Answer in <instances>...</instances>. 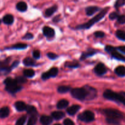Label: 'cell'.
Masks as SVG:
<instances>
[{
	"instance_id": "d590c367",
	"label": "cell",
	"mask_w": 125,
	"mask_h": 125,
	"mask_svg": "<svg viewBox=\"0 0 125 125\" xmlns=\"http://www.w3.org/2000/svg\"><path fill=\"white\" fill-rule=\"evenodd\" d=\"M106 122L109 124H114V125H118L120 123V120L116 119H114V118H106Z\"/></svg>"
},
{
	"instance_id": "3957f363",
	"label": "cell",
	"mask_w": 125,
	"mask_h": 125,
	"mask_svg": "<svg viewBox=\"0 0 125 125\" xmlns=\"http://www.w3.org/2000/svg\"><path fill=\"white\" fill-rule=\"evenodd\" d=\"M103 113L107 117V118H114L118 120L124 119L125 117L123 112L114 109H105L103 110Z\"/></svg>"
},
{
	"instance_id": "277c9868",
	"label": "cell",
	"mask_w": 125,
	"mask_h": 125,
	"mask_svg": "<svg viewBox=\"0 0 125 125\" xmlns=\"http://www.w3.org/2000/svg\"><path fill=\"white\" fill-rule=\"evenodd\" d=\"M71 95L73 98L80 101L87 100V92L84 87L83 88H75L72 89Z\"/></svg>"
},
{
	"instance_id": "2e32d148",
	"label": "cell",
	"mask_w": 125,
	"mask_h": 125,
	"mask_svg": "<svg viewBox=\"0 0 125 125\" xmlns=\"http://www.w3.org/2000/svg\"><path fill=\"white\" fill-rule=\"evenodd\" d=\"M57 9V6H56V5L51 6V7H49V8L47 9L45 12V17H51V15H53V13H54L55 12H56Z\"/></svg>"
},
{
	"instance_id": "484cf974",
	"label": "cell",
	"mask_w": 125,
	"mask_h": 125,
	"mask_svg": "<svg viewBox=\"0 0 125 125\" xmlns=\"http://www.w3.org/2000/svg\"><path fill=\"white\" fill-rule=\"evenodd\" d=\"M27 113L30 115H38V112L37 111L36 108L33 106H27L26 110Z\"/></svg>"
},
{
	"instance_id": "d6986e66",
	"label": "cell",
	"mask_w": 125,
	"mask_h": 125,
	"mask_svg": "<svg viewBox=\"0 0 125 125\" xmlns=\"http://www.w3.org/2000/svg\"><path fill=\"white\" fill-rule=\"evenodd\" d=\"M10 114V109L8 107H3L0 109V118H4L9 116Z\"/></svg>"
},
{
	"instance_id": "ee69618b",
	"label": "cell",
	"mask_w": 125,
	"mask_h": 125,
	"mask_svg": "<svg viewBox=\"0 0 125 125\" xmlns=\"http://www.w3.org/2000/svg\"><path fill=\"white\" fill-rule=\"evenodd\" d=\"M33 37H34V35L31 33H27L23 37V39H24V40H31V39H33Z\"/></svg>"
},
{
	"instance_id": "7a4b0ae2",
	"label": "cell",
	"mask_w": 125,
	"mask_h": 125,
	"mask_svg": "<svg viewBox=\"0 0 125 125\" xmlns=\"http://www.w3.org/2000/svg\"><path fill=\"white\" fill-rule=\"evenodd\" d=\"M103 96L107 100L122 103L125 106V97L122 94H117L108 89L105 90L103 94Z\"/></svg>"
},
{
	"instance_id": "5b68a950",
	"label": "cell",
	"mask_w": 125,
	"mask_h": 125,
	"mask_svg": "<svg viewBox=\"0 0 125 125\" xmlns=\"http://www.w3.org/2000/svg\"><path fill=\"white\" fill-rule=\"evenodd\" d=\"M78 119L82 122L89 123L94 120L95 115L92 112L90 111H85L83 113L80 114L78 117Z\"/></svg>"
},
{
	"instance_id": "4fadbf2b",
	"label": "cell",
	"mask_w": 125,
	"mask_h": 125,
	"mask_svg": "<svg viewBox=\"0 0 125 125\" xmlns=\"http://www.w3.org/2000/svg\"><path fill=\"white\" fill-rule=\"evenodd\" d=\"M100 7L97 6H89L85 9V13L87 15L92 16L100 10Z\"/></svg>"
},
{
	"instance_id": "1f68e13d",
	"label": "cell",
	"mask_w": 125,
	"mask_h": 125,
	"mask_svg": "<svg viewBox=\"0 0 125 125\" xmlns=\"http://www.w3.org/2000/svg\"><path fill=\"white\" fill-rule=\"evenodd\" d=\"M12 67H8V66H6V67H0V74H7L8 73H9L10 72V71L12 70Z\"/></svg>"
},
{
	"instance_id": "7bdbcfd3",
	"label": "cell",
	"mask_w": 125,
	"mask_h": 125,
	"mask_svg": "<svg viewBox=\"0 0 125 125\" xmlns=\"http://www.w3.org/2000/svg\"><path fill=\"white\" fill-rule=\"evenodd\" d=\"M33 57L34 59H38L40 57V52L39 50H35V51H33L32 53Z\"/></svg>"
},
{
	"instance_id": "74e56055",
	"label": "cell",
	"mask_w": 125,
	"mask_h": 125,
	"mask_svg": "<svg viewBox=\"0 0 125 125\" xmlns=\"http://www.w3.org/2000/svg\"><path fill=\"white\" fill-rule=\"evenodd\" d=\"M10 61V58H7L2 61H0V67H3L8 66L9 63Z\"/></svg>"
},
{
	"instance_id": "f1b7e54d",
	"label": "cell",
	"mask_w": 125,
	"mask_h": 125,
	"mask_svg": "<svg viewBox=\"0 0 125 125\" xmlns=\"http://www.w3.org/2000/svg\"><path fill=\"white\" fill-rule=\"evenodd\" d=\"M65 66L67 68H76L79 67V64L77 61H73V62H67L65 63Z\"/></svg>"
},
{
	"instance_id": "d4e9b609",
	"label": "cell",
	"mask_w": 125,
	"mask_h": 125,
	"mask_svg": "<svg viewBox=\"0 0 125 125\" xmlns=\"http://www.w3.org/2000/svg\"><path fill=\"white\" fill-rule=\"evenodd\" d=\"M4 84L6 85V86H10V85L18 84L17 82L16 79H12L11 78H7L4 81Z\"/></svg>"
},
{
	"instance_id": "7dc6e473",
	"label": "cell",
	"mask_w": 125,
	"mask_h": 125,
	"mask_svg": "<svg viewBox=\"0 0 125 125\" xmlns=\"http://www.w3.org/2000/svg\"><path fill=\"white\" fill-rule=\"evenodd\" d=\"M19 63H20V62L18 61H15V62L12 63V65H11V67H12V70H13L14 68H15V67H17V66H18V65L19 64Z\"/></svg>"
},
{
	"instance_id": "4316f807",
	"label": "cell",
	"mask_w": 125,
	"mask_h": 125,
	"mask_svg": "<svg viewBox=\"0 0 125 125\" xmlns=\"http://www.w3.org/2000/svg\"><path fill=\"white\" fill-rule=\"evenodd\" d=\"M23 63L26 66H34L35 64V61L31 57H26L23 60Z\"/></svg>"
},
{
	"instance_id": "f6af8a7d",
	"label": "cell",
	"mask_w": 125,
	"mask_h": 125,
	"mask_svg": "<svg viewBox=\"0 0 125 125\" xmlns=\"http://www.w3.org/2000/svg\"><path fill=\"white\" fill-rule=\"evenodd\" d=\"M63 125H74V122L72 120L69 118H67L63 121Z\"/></svg>"
},
{
	"instance_id": "b9f144b4",
	"label": "cell",
	"mask_w": 125,
	"mask_h": 125,
	"mask_svg": "<svg viewBox=\"0 0 125 125\" xmlns=\"http://www.w3.org/2000/svg\"><path fill=\"white\" fill-rule=\"evenodd\" d=\"M94 35L97 38H103L104 37L105 34L104 32L102 31H96L94 32Z\"/></svg>"
},
{
	"instance_id": "7402d4cb",
	"label": "cell",
	"mask_w": 125,
	"mask_h": 125,
	"mask_svg": "<svg viewBox=\"0 0 125 125\" xmlns=\"http://www.w3.org/2000/svg\"><path fill=\"white\" fill-rule=\"evenodd\" d=\"M28 47V45L25 43H18L14 45H12L10 47L8 48L9 50H24Z\"/></svg>"
},
{
	"instance_id": "e0dca14e",
	"label": "cell",
	"mask_w": 125,
	"mask_h": 125,
	"mask_svg": "<svg viewBox=\"0 0 125 125\" xmlns=\"http://www.w3.org/2000/svg\"><path fill=\"white\" fill-rule=\"evenodd\" d=\"M16 8L20 12H25L26 10L28 9V6H27V4L24 1H20V2H18V3L16 5Z\"/></svg>"
},
{
	"instance_id": "8d00e7d4",
	"label": "cell",
	"mask_w": 125,
	"mask_h": 125,
	"mask_svg": "<svg viewBox=\"0 0 125 125\" xmlns=\"http://www.w3.org/2000/svg\"><path fill=\"white\" fill-rule=\"evenodd\" d=\"M16 80H17V82L18 83V84H23V83H26L27 80L26 79L25 77H23V76H18L17 78H15Z\"/></svg>"
},
{
	"instance_id": "ac0fdd59",
	"label": "cell",
	"mask_w": 125,
	"mask_h": 125,
	"mask_svg": "<svg viewBox=\"0 0 125 125\" xmlns=\"http://www.w3.org/2000/svg\"><path fill=\"white\" fill-rule=\"evenodd\" d=\"M96 51L94 50H89L82 54L81 56V60H84L86 58H88L89 57H90L92 56H94L95 54H96Z\"/></svg>"
},
{
	"instance_id": "c3c4849f",
	"label": "cell",
	"mask_w": 125,
	"mask_h": 125,
	"mask_svg": "<svg viewBox=\"0 0 125 125\" xmlns=\"http://www.w3.org/2000/svg\"><path fill=\"white\" fill-rule=\"evenodd\" d=\"M59 16H57V17H55V18H54V20H53L54 21V22H57V21H58L59 20Z\"/></svg>"
},
{
	"instance_id": "f35d334b",
	"label": "cell",
	"mask_w": 125,
	"mask_h": 125,
	"mask_svg": "<svg viewBox=\"0 0 125 125\" xmlns=\"http://www.w3.org/2000/svg\"><path fill=\"white\" fill-rule=\"evenodd\" d=\"M118 17H119V15H118V13L116 12H112V13H110L109 16L110 19L112 20H114L115 19H117Z\"/></svg>"
},
{
	"instance_id": "ab89813d",
	"label": "cell",
	"mask_w": 125,
	"mask_h": 125,
	"mask_svg": "<svg viewBox=\"0 0 125 125\" xmlns=\"http://www.w3.org/2000/svg\"><path fill=\"white\" fill-rule=\"evenodd\" d=\"M47 56L49 59L51 60H55L58 58V56L56 54L53 53V52H48L47 54Z\"/></svg>"
},
{
	"instance_id": "9a60e30c",
	"label": "cell",
	"mask_w": 125,
	"mask_h": 125,
	"mask_svg": "<svg viewBox=\"0 0 125 125\" xmlns=\"http://www.w3.org/2000/svg\"><path fill=\"white\" fill-rule=\"evenodd\" d=\"M40 121L42 125H50L52 122V118L49 116L43 115L40 117Z\"/></svg>"
},
{
	"instance_id": "9c48e42d",
	"label": "cell",
	"mask_w": 125,
	"mask_h": 125,
	"mask_svg": "<svg viewBox=\"0 0 125 125\" xmlns=\"http://www.w3.org/2000/svg\"><path fill=\"white\" fill-rule=\"evenodd\" d=\"M94 71H95V73L97 75L103 76L104 74H106V72H107V69H106V66L103 63H99L95 67Z\"/></svg>"
},
{
	"instance_id": "d6a6232c",
	"label": "cell",
	"mask_w": 125,
	"mask_h": 125,
	"mask_svg": "<svg viewBox=\"0 0 125 125\" xmlns=\"http://www.w3.org/2000/svg\"><path fill=\"white\" fill-rule=\"evenodd\" d=\"M116 36L118 39L125 41V31L122 30H118L116 32Z\"/></svg>"
},
{
	"instance_id": "44dd1931",
	"label": "cell",
	"mask_w": 125,
	"mask_h": 125,
	"mask_svg": "<svg viewBox=\"0 0 125 125\" xmlns=\"http://www.w3.org/2000/svg\"><path fill=\"white\" fill-rule=\"evenodd\" d=\"M51 116L54 119L56 120H59L65 117V114L61 111H55L51 114Z\"/></svg>"
},
{
	"instance_id": "83f0119b",
	"label": "cell",
	"mask_w": 125,
	"mask_h": 125,
	"mask_svg": "<svg viewBox=\"0 0 125 125\" xmlns=\"http://www.w3.org/2000/svg\"><path fill=\"white\" fill-rule=\"evenodd\" d=\"M71 90H72V89H71L70 87L62 85V86L59 87L58 89H57V92L60 94H66Z\"/></svg>"
},
{
	"instance_id": "8992f818",
	"label": "cell",
	"mask_w": 125,
	"mask_h": 125,
	"mask_svg": "<svg viewBox=\"0 0 125 125\" xmlns=\"http://www.w3.org/2000/svg\"><path fill=\"white\" fill-rule=\"evenodd\" d=\"M105 50L107 51L108 53H109L114 58L116 59L117 60H119V61H125V58L122 56L121 54H120L118 51H117L116 48H115L114 47L112 46H110V45H107L105 48Z\"/></svg>"
},
{
	"instance_id": "f907efd6",
	"label": "cell",
	"mask_w": 125,
	"mask_h": 125,
	"mask_svg": "<svg viewBox=\"0 0 125 125\" xmlns=\"http://www.w3.org/2000/svg\"><path fill=\"white\" fill-rule=\"evenodd\" d=\"M1 20H0V24H1Z\"/></svg>"
},
{
	"instance_id": "ba28073f",
	"label": "cell",
	"mask_w": 125,
	"mask_h": 125,
	"mask_svg": "<svg viewBox=\"0 0 125 125\" xmlns=\"http://www.w3.org/2000/svg\"><path fill=\"white\" fill-rule=\"evenodd\" d=\"M87 92V100H92L95 98L97 95V90L92 87L85 85L84 86Z\"/></svg>"
},
{
	"instance_id": "e575fe53",
	"label": "cell",
	"mask_w": 125,
	"mask_h": 125,
	"mask_svg": "<svg viewBox=\"0 0 125 125\" xmlns=\"http://www.w3.org/2000/svg\"><path fill=\"white\" fill-rule=\"evenodd\" d=\"M125 4V0H117L115 3V7L117 9L124 6Z\"/></svg>"
},
{
	"instance_id": "ffe728a7",
	"label": "cell",
	"mask_w": 125,
	"mask_h": 125,
	"mask_svg": "<svg viewBox=\"0 0 125 125\" xmlns=\"http://www.w3.org/2000/svg\"><path fill=\"white\" fill-rule=\"evenodd\" d=\"M13 21H14V18L10 14L6 15L4 17L2 18V21L4 24H12L13 23Z\"/></svg>"
},
{
	"instance_id": "bcb514c9",
	"label": "cell",
	"mask_w": 125,
	"mask_h": 125,
	"mask_svg": "<svg viewBox=\"0 0 125 125\" xmlns=\"http://www.w3.org/2000/svg\"><path fill=\"white\" fill-rule=\"evenodd\" d=\"M117 50H119L120 52H123V53L125 54V46H118L117 48Z\"/></svg>"
},
{
	"instance_id": "52a82bcc",
	"label": "cell",
	"mask_w": 125,
	"mask_h": 125,
	"mask_svg": "<svg viewBox=\"0 0 125 125\" xmlns=\"http://www.w3.org/2000/svg\"><path fill=\"white\" fill-rule=\"evenodd\" d=\"M59 70L56 67H52L48 72L43 73L42 74V79L43 80H46V79H50V78H54L58 74Z\"/></svg>"
},
{
	"instance_id": "681fc988",
	"label": "cell",
	"mask_w": 125,
	"mask_h": 125,
	"mask_svg": "<svg viewBox=\"0 0 125 125\" xmlns=\"http://www.w3.org/2000/svg\"><path fill=\"white\" fill-rule=\"evenodd\" d=\"M60 125V124H55V125Z\"/></svg>"
},
{
	"instance_id": "4dcf8cb0",
	"label": "cell",
	"mask_w": 125,
	"mask_h": 125,
	"mask_svg": "<svg viewBox=\"0 0 125 125\" xmlns=\"http://www.w3.org/2000/svg\"><path fill=\"white\" fill-rule=\"evenodd\" d=\"M37 122V115H31L28 120L27 125H35Z\"/></svg>"
},
{
	"instance_id": "5bb4252c",
	"label": "cell",
	"mask_w": 125,
	"mask_h": 125,
	"mask_svg": "<svg viewBox=\"0 0 125 125\" xmlns=\"http://www.w3.org/2000/svg\"><path fill=\"white\" fill-rule=\"evenodd\" d=\"M14 106L16 109L18 111H19V112H22V111H24L26 110L27 105L24 102H23V101H17L15 103Z\"/></svg>"
},
{
	"instance_id": "603a6c76",
	"label": "cell",
	"mask_w": 125,
	"mask_h": 125,
	"mask_svg": "<svg viewBox=\"0 0 125 125\" xmlns=\"http://www.w3.org/2000/svg\"><path fill=\"white\" fill-rule=\"evenodd\" d=\"M115 73L120 77L125 76V67L124 66H118L115 69Z\"/></svg>"
},
{
	"instance_id": "cb8c5ba5",
	"label": "cell",
	"mask_w": 125,
	"mask_h": 125,
	"mask_svg": "<svg viewBox=\"0 0 125 125\" xmlns=\"http://www.w3.org/2000/svg\"><path fill=\"white\" fill-rule=\"evenodd\" d=\"M69 104V102L67 100H61L57 103V108L59 109H62L66 108Z\"/></svg>"
},
{
	"instance_id": "60d3db41",
	"label": "cell",
	"mask_w": 125,
	"mask_h": 125,
	"mask_svg": "<svg viewBox=\"0 0 125 125\" xmlns=\"http://www.w3.org/2000/svg\"><path fill=\"white\" fill-rule=\"evenodd\" d=\"M117 21L120 24H125V15H119V17L117 18Z\"/></svg>"
},
{
	"instance_id": "f546056e",
	"label": "cell",
	"mask_w": 125,
	"mask_h": 125,
	"mask_svg": "<svg viewBox=\"0 0 125 125\" xmlns=\"http://www.w3.org/2000/svg\"><path fill=\"white\" fill-rule=\"evenodd\" d=\"M23 74L27 78H32L35 75V71L32 69H26L23 71Z\"/></svg>"
},
{
	"instance_id": "7c38bea8",
	"label": "cell",
	"mask_w": 125,
	"mask_h": 125,
	"mask_svg": "<svg viewBox=\"0 0 125 125\" xmlns=\"http://www.w3.org/2000/svg\"><path fill=\"white\" fill-rule=\"evenodd\" d=\"M81 107L79 105H73L67 109V112L70 115H74L79 111Z\"/></svg>"
},
{
	"instance_id": "30bf717a",
	"label": "cell",
	"mask_w": 125,
	"mask_h": 125,
	"mask_svg": "<svg viewBox=\"0 0 125 125\" xmlns=\"http://www.w3.org/2000/svg\"><path fill=\"white\" fill-rule=\"evenodd\" d=\"M22 89V87L20 85V84H15V85H10V86H6V90L9 93L12 94H14L20 91Z\"/></svg>"
},
{
	"instance_id": "836d02e7",
	"label": "cell",
	"mask_w": 125,
	"mask_h": 125,
	"mask_svg": "<svg viewBox=\"0 0 125 125\" xmlns=\"http://www.w3.org/2000/svg\"><path fill=\"white\" fill-rule=\"evenodd\" d=\"M26 116H22L21 117L17 120L15 125H24L26 121Z\"/></svg>"
},
{
	"instance_id": "8fae6325",
	"label": "cell",
	"mask_w": 125,
	"mask_h": 125,
	"mask_svg": "<svg viewBox=\"0 0 125 125\" xmlns=\"http://www.w3.org/2000/svg\"><path fill=\"white\" fill-rule=\"evenodd\" d=\"M43 35L47 38H52L54 36L55 31L52 28L48 26H45L43 29Z\"/></svg>"
},
{
	"instance_id": "6da1fadb",
	"label": "cell",
	"mask_w": 125,
	"mask_h": 125,
	"mask_svg": "<svg viewBox=\"0 0 125 125\" xmlns=\"http://www.w3.org/2000/svg\"><path fill=\"white\" fill-rule=\"evenodd\" d=\"M109 10V7H107L104 8L100 13L98 15H96V16L94 17L93 18H92L90 20H89V21L85 23V24H81V25H79L78 26H76V29H89L91 26H92L95 23H97V22L100 21L101 20H102L103 18L104 17V16L106 15V13L108 12Z\"/></svg>"
}]
</instances>
